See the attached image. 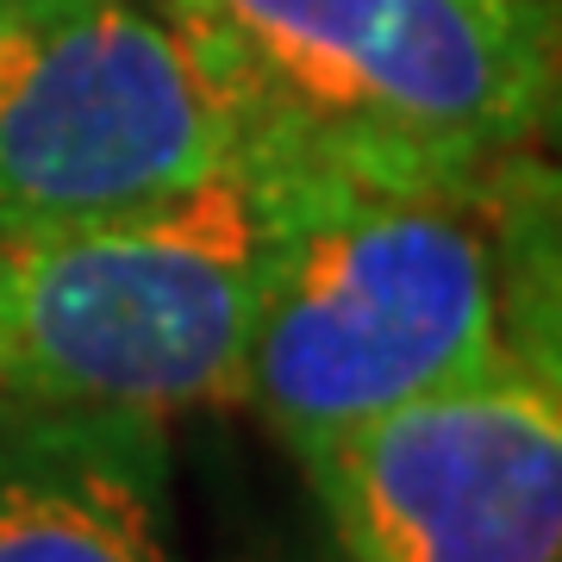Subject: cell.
<instances>
[{"instance_id": "cell-1", "label": "cell", "mask_w": 562, "mask_h": 562, "mask_svg": "<svg viewBox=\"0 0 562 562\" xmlns=\"http://www.w3.org/2000/svg\"><path fill=\"white\" fill-rule=\"evenodd\" d=\"M276 262L244 350L238 401L288 450L506 357L525 238L513 213L531 176H369L276 162Z\"/></svg>"}, {"instance_id": "cell-2", "label": "cell", "mask_w": 562, "mask_h": 562, "mask_svg": "<svg viewBox=\"0 0 562 562\" xmlns=\"http://www.w3.org/2000/svg\"><path fill=\"white\" fill-rule=\"evenodd\" d=\"M238 113L244 157L462 176L543 120L531 0H169Z\"/></svg>"}, {"instance_id": "cell-3", "label": "cell", "mask_w": 562, "mask_h": 562, "mask_svg": "<svg viewBox=\"0 0 562 562\" xmlns=\"http://www.w3.org/2000/svg\"><path fill=\"white\" fill-rule=\"evenodd\" d=\"M281 201L238 157L188 194L0 238V401L76 413L232 406Z\"/></svg>"}, {"instance_id": "cell-4", "label": "cell", "mask_w": 562, "mask_h": 562, "mask_svg": "<svg viewBox=\"0 0 562 562\" xmlns=\"http://www.w3.org/2000/svg\"><path fill=\"white\" fill-rule=\"evenodd\" d=\"M238 157V113L176 20L0 0V238L169 201Z\"/></svg>"}, {"instance_id": "cell-5", "label": "cell", "mask_w": 562, "mask_h": 562, "mask_svg": "<svg viewBox=\"0 0 562 562\" xmlns=\"http://www.w3.org/2000/svg\"><path fill=\"white\" fill-rule=\"evenodd\" d=\"M344 562H557V362L506 350L487 369L294 450Z\"/></svg>"}, {"instance_id": "cell-6", "label": "cell", "mask_w": 562, "mask_h": 562, "mask_svg": "<svg viewBox=\"0 0 562 562\" xmlns=\"http://www.w3.org/2000/svg\"><path fill=\"white\" fill-rule=\"evenodd\" d=\"M0 562H176L162 419L0 401Z\"/></svg>"}]
</instances>
